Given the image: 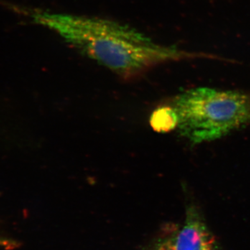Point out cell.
Wrapping results in <instances>:
<instances>
[{"mask_svg": "<svg viewBox=\"0 0 250 250\" xmlns=\"http://www.w3.org/2000/svg\"><path fill=\"white\" fill-rule=\"evenodd\" d=\"M11 7L31 22L54 31L68 45L123 80L139 78L166 62L220 59L214 54L161 45L134 27L106 18Z\"/></svg>", "mask_w": 250, "mask_h": 250, "instance_id": "6da1fadb", "label": "cell"}, {"mask_svg": "<svg viewBox=\"0 0 250 250\" xmlns=\"http://www.w3.org/2000/svg\"><path fill=\"white\" fill-rule=\"evenodd\" d=\"M177 129L192 144L214 141L250 123V94L201 87L187 90L172 104Z\"/></svg>", "mask_w": 250, "mask_h": 250, "instance_id": "7a4b0ae2", "label": "cell"}, {"mask_svg": "<svg viewBox=\"0 0 250 250\" xmlns=\"http://www.w3.org/2000/svg\"><path fill=\"white\" fill-rule=\"evenodd\" d=\"M174 250H220L202 213L188 205L183 225L174 233Z\"/></svg>", "mask_w": 250, "mask_h": 250, "instance_id": "3957f363", "label": "cell"}, {"mask_svg": "<svg viewBox=\"0 0 250 250\" xmlns=\"http://www.w3.org/2000/svg\"><path fill=\"white\" fill-rule=\"evenodd\" d=\"M150 125L157 132H169L177 128L178 117L172 106H161L152 113Z\"/></svg>", "mask_w": 250, "mask_h": 250, "instance_id": "277c9868", "label": "cell"}, {"mask_svg": "<svg viewBox=\"0 0 250 250\" xmlns=\"http://www.w3.org/2000/svg\"><path fill=\"white\" fill-rule=\"evenodd\" d=\"M174 233L166 236L158 238L146 250H174Z\"/></svg>", "mask_w": 250, "mask_h": 250, "instance_id": "5b68a950", "label": "cell"}, {"mask_svg": "<svg viewBox=\"0 0 250 250\" xmlns=\"http://www.w3.org/2000/svg\"><path fill=\"white\" fill-rule=\"evenodd\" d=\"M20 246L16 240L4 236L0 233V250H12L16 249Z\"/></svg>", "mask_w": 250, "mask_h": 250, "instance_id": "8992f818", "label": "cell"}]
</instances>
